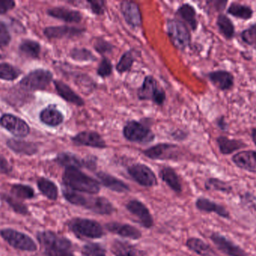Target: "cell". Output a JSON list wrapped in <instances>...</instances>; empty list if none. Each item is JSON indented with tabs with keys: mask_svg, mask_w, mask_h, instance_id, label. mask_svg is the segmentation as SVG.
Instances as JSON below:
<instances>
[{
	"mask_svg": "<svg viewBox=\"0 0 256 256\" xmlns=\"http://www.w3.org/2000/svg\"><path fill=\"white\" fill-rule=\"evenodd\" d=\"M7 146L12 151L18 154L32 156L36 154L38 151V147L33 143L26 142L21 140L10 139L7 141Z\"/></svg>",
	"mask_w": 256,
	"mask_h": 256,
	"instance_id": "32",
	"label": "cell"
},
{
	"mask_svg": "<svg viewBox=\"0 0 256 256\" xmlns=\"http://www.w3.org/2000/svg\"><path fill=\"white\" fill-rule=\"evenodd\" d=\"M142 153L153 160H170L178 156L179 147L176 144L161 143L143 150Z\"/></svg>",
	"mask_w": 256,
	"mask_h": 256,
	"instance_id": "10",
	"label": "cell"
},
{
	"mask_svg": "<svg viewBox=\"0 0 256 256\" xmlns=\"http://www.w3.org/2000/svg\"><path fill=\"white\" fill-rule=\"evenodd\" d=\"M126 208L134 215L138 222L146 228H150L154 225L153 217L148 207L138 200H131L126 204Z\"/></svg>",
	"mask_w": 256,
	"mask_h": 256,
	"instance_id": "16",
	"label": "cell"
},
{
	"mask_svg": "<svg viewBox=\"0 0 256 256\" xmlns=\"http://www.w3.org/2000/svg\"><path fill=\"white\" fill-rule=\"evenodd\" d=\"M37 239L46 256H72V243L66 237L46 231L38 233Z\"/></svg>",
	"mask_w": 256,
	"mask_h": 256,
	"instance_id": "3",
	"label": "cell"
},
{
	"mask_svg": "<svg viewBox=\"0 0 256 256\" xmlns=\"http://www.w3.org/2000/svg\"><path fill=\"white\" fill-rule=\"evenodd\" d=\"M54 86L58 94L66 102L73 104L78 107H82L85 105V101L79 96L73 89L70 88L68 84L58 80L54 81Z\"/></svg>",
	"mask_w": 256,
	"mask_h": 256,
	"instance_id": "22",
	"label": "cell"
},
{
	"mask_svg": "<svg viewBox=\"0 0 256 256\" xmlns=\"http://www.w3.org/2000/svg\"><path fill=\"white\" fill-rule=\"evenodd\" d=\"M123 135L128 141L138 144H149L154 141L153 131L136 120H130L123 128Z\"/></svg>",
	"mask_w": 256,
	"mask_h": 256,
	"instance_id": "7",
	"label": "cell"
},
{
	"mask_svg": "<svg viewBox=\"0 0 256 256\" xmlns=\"http://www.w3.org/2000/svg\"><path fill=\"white\" fill-rule=\"evenodd\" d=\"M21 75V71L8 63H0V79L14 81Z\"/></svg>",
	"mask_w": 256,
	"mask_h": 256,
	"instance_id": "40",
	"label": "cell"
},
{
	"mask_svg": "<svg viewBox=\"0 0 256 256\" xmlns=\"http://www.w3.org/2000/svg\"><path fill=\"white\" fill-rule=\"evenodd\" d=\"M120 9L128 25L132 28L141 27L142 17L138 4L132 1H122L120 4Z\"/></svg>",
	"mask_w": 256,
	"mask_h": 256,
	"instance_id": "19",
	"label": "cell"
},
{
	"mask_svg": "<svg viewBox=\"0 0 256 256\" xmlns=\"http://www.w3.org/2000/svg\"><path fill=\"white\" fill-rule=\"evenodd\" d=\"M204 187L207 190L218 191L225 194H231L233 192V188L231 185L220 179L214 177L208 179L204 183Z\"/></svg>",
	"mask_w": 256,
	"mask_h": 256,
	"instance_id": "37",
	"label": "cell"
},
{
	"mask_svg": "<svg viewBox=\"0 0 256 256\" xmlns=\"http://www.w3.org/2000/svg\"><path fill=\"white\" fill-rule=\"evenodd\" d=\"M215 123H216V127L222 131V132H228V123H227L226 120L225 116L221 115L219 117L216 119L215 120Z\"/></svg>",
	"mask_w": 256,
	"mask_h": 256,
	"instance_id": "50",
	"label": "cell"
},
{
	"mask_svg": "<svg viewBox=\"0 0 256 256\" xmlns=\"http://www.w3.org/2000/svg\"><path fill=\"white\" fill-rule=\"evenodd\" d=\"M72 141L74 145L84 146L93 148L104 149L108 147L106 141L102 135L94 131H84L72 137Z\"/></svg>",
	"mask_w": 256,
	"mask_h": 256,
	"instance_id": "13",
	"label": "cell"
},
{
	"mask_svg": "<svg viewBox=\"0 0 256 256\" xmlns=\"http://www.w3.org/2000/svg\"><path fill=\"white\" fill-rule=\"evenodd\" d=\"M4 200H6V201H7L8 204L16 213H20V214H27V213H28V210H27L26 206H24V204H21V203L15 201L14 198H10V197L4 196Z\"/></svg>",
	"mask_w": 256,
	"mask_h": 256,
	"instance_id": "48",
	"label": "cell"
},
{
	"mask_svg": "<svg viewBox=\"0 0 256 256\" xmlns=\"http://www.w3.org/2000/svg\"><path fill=\"white\" fill-rule=\"evenodd\" d=\"M134 52H135L134 50H130V51L124 52L123 55L122 56L120 61L116 66V69L118 73L122 74L130 70L134 62H135Z\"/></svg>",
	"mask_w": 256,
	"mask_h": 256,
	"instance_id": "39",
	"label": "cell"
},
{
	"mask_svg": "<svg viewBox=\"0 0 256 256\" xmlns=\"http://www.w3.org/2000/svg\"><path fill=\"white\" fill-rule=\"evenodd\" d=\"M186 245L190 250L192 251L197 255L201 256L216 255V252L212 249L210 245L197 237H190L188 239L186 240Z\"/></svg>",
	"mask_w": 256,
	"mask_h": 256,
	"instance_id": "33",
	"label": "cell"
},
{
	"mask_svg": "<svg viewBox=\"0 0 256 256\" xmlns=\"http://www.w3.org/2000/svg\"><path fill=\"white\" fill-rule=\"evenodd\" d=\"M210 239L218 249L228 256H248L246 252L238 245L230 240L222 234L214 232L210 234Z\"/></svg>",
	"mask_w": 256,
	"mask_h": 256,
	"instance_id": "14",
	"label": "cell"
},
{
	"mask_svg": "<svg viewBox=\"0 0 256 256\" xmlns=\"http://www.w3.org/2000/svg\"><path fill=\"white\" fill-rule=\"evenodd\" d=\"M15 7V2L12 0H0V15H4Z\"/></svg>",
	"mask_w": 256,
	"mask_h": 256,
	"instance_id": "49",
	"label": "cell"
},
{
	"mask_svg": "<svg viewBox=\"0 0 256 256\" xmlns=\"http://www.w3.org/2000/svg\"><path fill=\"white\" fill-rule=\"evenodd\" d=\"M85 32L86 29L81 27L58 26L46 27L44 30V34L50 39H72L80 36Z\"/></svg>",
	"mask_w": 256,
	"mask_h": 256,
	"instance_id": "17",
	"label": "cell"
},
{
	"mask_svg": "<svg viewBox=\"0 0 256 256\" xmlns=\"http://www.w3.org/2000/svg\"><path fill=\"white\" fill-rule=\"evenodd\" d=\"M56 162L64 168H88L94 169L96 161L93 159H81L76 155L70 153H61L56 158Z\"/></svg>",
	"mask_w": 256,
	"mask_h": 256,
	"instance_id": "15",
	"label": "cell"
},
{
	"mask_svg": "<svg viewBox=\"0 0 256 256\" xmlns=\"http://www.w3.org/2000/svg\"><path fill=\"white\" fill-rule=\"evenodd\" d=\"M87 3L88 4V7L94 15L100 16L105 13L106 2L102 1V0H91V1H87Z\"/></svg>",
	"mask_w": 256,
	"mask_h": 256,
	"instance_id": "46",
	"label": "cell"
},
{
	"mask_svg": "<svg viewBox=\"0 0 256 256\" xmlns=\"http://www.w3.org/2000/svg\"><path fill=\"white\" fill-rule=\"evenodd\" d=\"M0 235L12 247L20 250L34 252L37 250L36 242L24 233L12 228H6L0 231Z\"/></svg>",
	"mask_w": 256,
	"mask_h": 256,
	"instance_id": "9",
	"label": "cell"
},
{
	"mask_svg": "<svg viewBox=\"0 0 256 256\" xmlns=\"http://www.w3.org/2000/svg\"><path fill=\"white\" fill-rule=\"evenodd\" d=\"M160 177L174 192L180 193L182 191V183L176 171L170 167H164L160 171Z\"/></svg>",
	"mask_w": 256,
	"mask_h": 256,
	"instance_id": "31",
	"label": "cell"
},
{
	"mask_svg": "<svg viewBox=\"0 0 256 256\" xmlns=\"http://www.w3.org/2000/svg\"><path fill=\"white\" fill-rule=\"evenodd\" d=\"M137 97L141 101H152L155 105L161 106L165 102L166 96L156 80L152 75H148L138 89Z\"/></svg>",
	"mask_w": 256,
	"mask_h": 256,
	"instance_id": "6",
	"label": "cell"
},
{
	"mask_svg": "<svg viewBox=\"0 0 256 256\" xmlns=\"http://www.w3.org/2000/svg\"><path fill=\"white\" fill-rule=\"evenodd\" d=\"M93 48L96 50V52L98 53L103 57H106L108 54H111L115 47L104 38H97L93 44Z\"/></svg>",
	"mask_w": 256,
	"mask_h": 256,
	"instance_id": "42",
	"label": "cell"
},
{
	"mask_svg": "<svg viewBox=\"0 0 256 256\" xmlns=\"http://www.w3.org/2000/svg\"><path fill=\"white\" fill-rule=\"evenodd\" d=\"M251 138H252V142L256 146V128H252L251 130Z\"/></svg>",
	"mask_w": 256,
	"mask_h": 256,
	"instance_id": "53",
	"label": "cell"
},
{
	"mask_svg": "<svg viewBox=\"0 0 256 256\" xmlns=\"http://www.w3.org/2000/svg\"><path fill=\"white\" fill-rule=\"evenodd\" d=\"M176 15L182 20L186 26H189L192 31H196L198 28V22L197 20L196 10L192 5L184 3L179 6L176 12Z\"/></svg>",
	"mask_w": 256,
	"mask_h": 256,
	"instance_id": "26",
	"label": "cell"
},
{
	"mask_svg": "<svg viewBox=\"0 0 256 256\" xmlns=\"http://www.w3.org/2000/svg\"><path fill=\"white\" fill-rule=\"evenodd\" d=\"M10 169L12 168H10L8 161L2 156H0V173L6 174V173L10 172Z\"/></svg>",
	"mask_w": 256,
	"mask_h": 256,
	"instance_id": "52",
	"label": "cell"
},
{
	"mask_svg": "<svg viewBox=\"0 0 256 256\" xmlns=\"http://www.w3.org/2000/svg\"><path fill=\"white\" fill-rule=\"evenodd\" d=\"M129 175L141 186L152 187L158 183L154 171L144 164L136 163L128 168Z\"/></svg>",
	"mask_w": 256,
	"mask_h": 256,
	"instance_id": "11",
	"label": "cell"
},
{
	"mask_svg": "<svg viewBox=\"0 0 256 256\" xmlns=\"http://www.w3.org/2000/svg\"><path fill=\"white\" fill-rule=\"evenodd\" d=\"M208 79L220 91H230L234 86V76L227 70H216L207 74Z\"/></svg>",
	"mask_w": 256,
	"mask_h": 256,
	"instance_id": "18",
	"label": "cell"
},
{
	"mask_svg": "<svg viewBox=\"0 0 256 256\" xmlns=\"http://www.w3.org/2000/svg\"><path fill=\"white\" fill-rule=\"evenodd\" d=\"M49 16L64 21L68 24H79L82 21V15L79 11L64 7H54L46 12Z\"/></svg>",
	"mask_w": 256,
	"mask_h": 256,
	"instance_id": "20",
	"label": "cell"
},
{
	"mask_svg": "<svg viewBox=\"0 0 256 256\" xmlns=\"http://www.w3.org/2000/svg\"><path fill=\"white\" fill-rule=\"evenodd\" d=\"M62 192L64 198L70 204L85 207L97 214L110 215L115 211L112 203L103 197L85 196L66 187Z\"/></svg>",
	"mask_w": 256,
	"mask_h": 256,
	"instance_id": "1",
	"label": "cell"
},
{
	"mask_svg": "<svg viewBox=\"0 0 256 256\" xmlns=\"http://www.w3.org/2000/svg\"><path fill=\"white\" fill-rule=\"evenodd\" d=\"M106 228L112 234L132 239V240H138L142 237L141 231L129 224L109 222L106 224Z\"/></svg>",
	"mask_w": 256,
	"mask_h": 256,
	"instance_id": "23",
	"label": "cell"
},
{
	"mask_svg": "<svg viewBox=\"0 0 256 256\" xmlns=\"http://www.w3.org/2000/svg\"><path fill=\"white\" fill-rule=\"evenodd\" d=\"M196 207L198 210L206 213H214L224 219H230V213L227 209L220 204L208 199L200 197L196 201Z\"/></svg>",
	"mask_w": 256,
	"mask_h": 256,
	"instance_id": "24",
	"label": "cell"
},
{
	"mask_svg": "<svg viewBox=\"0 0 256 256\" xmlns=\"http://www.w3.org/2000/svg\"><path fill=\"white\" fill-rule=\"evenodd\" d=\"M97 177L105 187L108 188L114 192L126 193L130 191L129 186L124 182L111 174L100 171L98 173Z\"/></svg>",
	"mask_w": 256,
	"mask_h": 256,
	"instance_id": "27",
	"label": "cell"
},
{
	"mask_svg": "<svg viewBox=\"0 0 256 256\" xmlns=\"http://www.w3.org/2000/svg\"><path fill=\"white\" fill-rule=\"evenodd\" d=\"M254 156H255V159L256 160V151H255V150H254Z\"/></svg>",
	"mask_w": 256,
	"mask_h": 256,
	"instance_id": "54",
	"label": "cell"
},
{
	"mask_svg": "<svg viewBox=\"0 0 256 256\" xmlns=\"http://www.w3.org/2000/svg\"><path fill=\"white\" fill-rule=\"evenodd\" d=\"M54 75L46 69H36L24 77L20 82L21 88L27 91L45 90L52 82Z\"/></svg>",
	"mask_w": 256,
	"mask_h": 256,
	"instance_id": "8",
	"label": "cell"
},
{
	"mask_svg": "<svg viewBox=\"0 0 256 256\" xmlns=\"http://www.w3.org/2000/svg\"><path fill=\"white\" fill-rule=\"evenodd\" d=\"M69 55L75 61L96 62L98 60L97 57L90 50L85 48H74Z\"/></svg>",
	"mask_w": 256,
	"mask_h": 256,
	"instance_id": "38",
	"label": "cell"
},
{
	"mask_svg": "<svg viewBox=\"0 0 256 256\" xmlns=\"http://www.w3.org/2000/svg\"><path fill=\"white\" fill-rule=\"evenodd\" d=\"M64 187L84 193L98 194L100 192V183L79 168H67L62 175Z\"/></svg>",
	"mask_w": 256,
	"mask_h": 256,
	"instance_id": "2",
	"label": "cell"
},
{
	"mask_svg": "<svg viewBox=\"0 0 256 256\" xmlns=\"http://www.w3.org/2000/svg\"><path fill=\"white\" fill-rule=\"evenodd\" d=\"M1 58H2V56L1 54H0V59Z\"/></svg>",
	"mask_w": 256,
	"mask_h": 256,
	"instance_id": "55",
	"label": "cell"
},
{
	"mask_svg": "<svg viewBox=\"0 0 256 256\" xmlns=\"http://www.w3.org/2000/svg\"><path fill=\"white\" fill-rule=\"evenodd\" d=\"M37 183L39 190L48 199L56 201L58 198V188L54 182L44 177H42L38 180Z\"/></svg>",
	"mask_w": 256,
	"mask_h": 256,
	"instance_id": "35",
	"label": "cell"
},
{
	"mask_svg": "<svg viewBox=\"0 0 256 256\" xmlns=\"http://www.w3.org/2000/svg\"><path fill=\"white\" fill-rule=\"evenodd\" d=\"M0 125L18 138H25L30 132L28 125L24 120L13 114H3L0 117Z\"/></svg>",
	"mask_w": 256,
	"mask_h": 256,
	"instance_id": "12",
	"label": "cell"
},
{
	"mask_svg": "<svg viewBox=\"0 0 256 256\" xmlns=\"http://www.w3.org/2000/svg\"><path fill=\"white\" fill-rule=\"evenodd\" d=\"M10 39L12 37L7 26L0 21V47L7 46L10 43Z\"/></svg>",
	"mask_w": 256,
	"mask_h": 256,
	"instance_id": "47",
	"label": "cell"
},
{
	"mask_svg": "<svg viewBox=\"0 0 256 256\" xmlns=\"http://www.w3.org/2000/svg\"><path fill=\"white\" fill-rule=\"evenodd\" d=\"M12 193L16 198L21 199H31L34 196V192L32 188L22 184H15L12 186Z\"/></svg>",
	"mask_w": 256,
	"mask_h": 256,
	"instance_id": "41",
	"label": "cell"
},
{
	"mask_svg": "<svg viewBox=\"0 0 256 256\" xmlns=\"http://www.w3.org/2000/svg\"><path fill=\"white\" fill-rule=\"evenodd\" d=\"M233 163L240 169L250 173H256V160L254 150H242L233 155Z\"/></svg>",
	"mask_w": 256,
	"mask_h": 256,
	"instance_id": "21",
	"label": "cell"
},
{
	"mask_svg": "<svg viewBox=\"0 0 256 256\" xmlns=\"http://www.w3.org/2000/svg\"><path fill=\"white\" fill-rule=\"evenodd\" d=\"M40 120L46 126L56 127L63 123L64 115L55 106L50 105L42 110L40 113Z\"/></svg>",
	"mask_w": 256,
	"mask_h": 256,
	"instance_id": "28",
	"label": "cell"
},
{
	"mask_svg": "<svg viewBox=\"0 0 256 256\" xmlns=\"http://www.w3.org/2000/svg\"><path fill=\"white\" fill-rule=\"evenodd\" d=\"M255 48H256V46H255Z\"/></svg>",
	"mask_w": 256,
	"mask_h": 256,
	"instance_id": "57",
	"label": "cell"
},
{
	"mask_svg": "<svg viewBox=\"0 0 256 256\" xmlns=\"http://www.w3.org/2000/svg\"><path fill=\"white\" fill-rule=\"evenodd\" d=\"M209 3L213 5L212 6L214 9H215V11L219 12L220 14L222 13L225 10L227 4H228V1L226 0H216V1H210Z\"/></svg>",
	"mask_w": 256,
	"mask_h": 256,
	"instance_id": "51",
	"label": "cell"
},
{
	"mask_svg": "<svg viewBox=\"0 0 256 256\" xmlns=\"http://www.w3.org/2000/svg\"><path fill=\"white\" fill-rule=\"evenodd\" d=\"M240 39L243 42L249 46L255 48L256 44V23L250 26L248 28L245 29L240 33Z\"/></svg>",
	"mask_w": 256,
	"mask_h": 256,
	"instance_id": "43",
	"label": "cell"
},
{
	"mask_svg": "<svg viewBox=\"0 0 256 256\" xmlns=\"http://www.w3.org/2000/svg\"><path fill=\"white\" fill-rule=\"evenodd\" d=\"M102 256H106V255H102Z\"/></svg>",
	"mask_w": 256,
	"mask_h": 256,
	"instance_id": "56",
	"label": "cell"
},
{
	"mask_svg": "<svg viewBox=\"0 0 256 256\" xmlns=\"http://www.w3.org/2000/svg\"><path fill=\"white\" fill-rule=\"evenodd\" d=\"M216 141L221 154L225 156L232 154L238 150L248 147V144L242 140L230 139L225 135H220L216 138Z\"/></svg>",
	"mask_w": 256,
	"mask_h": 256,
	"instance_id": "25",
	"label": "cell"
},
{
	"mask_svg": "<svg viewBox=\"0 0 256 256\" xmlns=\"http://www.w3.org/2000/svg\"><path fill=\"white\" fill-rule=\"evenodd\" d=\"M167 33L172 44L177 49L184 51L191 42L189 27L179 19H168L166 23Z\"/></svg>",
	"mask_w": 256,
	"mask_h": 256,
	"instance_id": "4",
	"label": "cell"
},
{
	"mask_svg": "<svg viewBox=\"0 0 256 256\" xmlns=\"http://www.w3.org/2000/svg\"><path fill=\"white\" fill-rule=\"evenodd\" d=\"M111 249L115 256H143L135 246L127 242L115 240L112 243Z\"/></svg>",
	"mask_w": 256,
	"mask_h": 256,
	"instance_id": "34",
	"label": "cell"
},
{
	"mask_svg": "<svg viewBox=\"0 0 256 256\" xmlns=\"http://www.w3.org/2000/svg\"><path fill=\"white\" fill-rule=\"evenodd\" d=\"M69 229L78 237L98 239L104 234L103 227L96 221L84 218H74L68 222Z\"/></svg>",
	"mask_w": 256,
	"mask_h": 256,
	"instance_id": "5",
	"label": "cell"
},
{
	"mask_svg": "<svg viewBox=\"0 0 256 256\" xmlns=\"http://www.w3.org/2000/svg\"><path fill=\"white\" fill-rule=\"evenodd\" d=\"M40 44L36 41L27 40L22 41L19 47L20 51L26 57L30 58H38L40 53Z\"/></svg>",
	"mask_w": 256,
	"mask_h": 256,
	"instance_id": "36",
	"label": "cell"
},
{
	"mask_svg": "<svg viewBox=\"0 0 256 256\" xmlns=\"http://www.w3.org/2000/svg\"><path fill=\"white\" fill-rule=\"evenodd\" d=\"M216 27L220 33L226 40H232L236 36V26L233 21L225 14H219L216 18Z\"/></svg>",
	"mask_w": 256,
	"mask_h": 256,
	"instance_id": "29",
	"label": "cell"
},
{
	"mask_svg": "<svg viewBox=\"0 0 256 256\" xmlns=\"http://www.w3.org/2000/svg\"><path fill=\"white\" fill-rule=\"evenodd\" d=\"M112 71H114V66L110 60L106 57H102L97 69L98 75L102 78H108L112 75Z\"/></svg>",
	"mask_w": 256,
	"mask_h": 256,
	"instance_id": "44",
	"label": "cell"
},
{
	"mask_svg": "<svg viewBox=\"0 0 256 256\" xmlns=\"http://www.w3.org/2000/svg\"><path fill=\"white\" fill-rule=\"evenodd\" d=\"M105 255V249L98 243H90L82 249V256H102Z\"/></svg>",
	"mask_w": 256,
	"mask_h": 256,
	"instance_id": "45",
	"label": "cell"
},
{
	"mask_svg": "<svg viewBox=\"0 0 256 256\" xmlns=\"http://www.w3.org/2000/svg\"><path fill=\"white\" fill-rule=\"evenodd\" d=\"M226 13L237 19L242 21H250L254 15V11L252 7L248 5L233 2L228 6Z\"/></svg>",
	"mask_w": 256,
	"mask_h": 256,
	"instance_id": "30",
	"label": "cell"
}]
</instances>
